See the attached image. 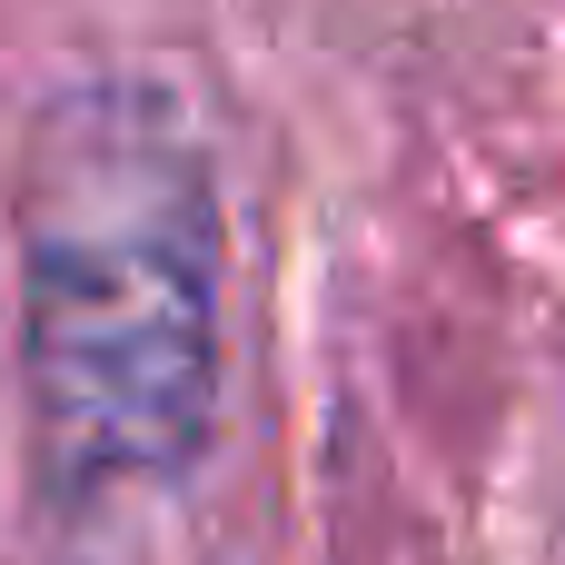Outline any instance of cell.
Listing matches in <instances>:
<instances>
[{
    "label": "cell",
    "instance_id": "obj_1",
    "mask_svg": "<svg viewBox=\"0 0 565 565\" xmlns=\"http://www.w3.org/2000/svg\"><path fill=\"white\" fill-rule=\"evenodd\" d=\"M228 218L199 119L139 79H70L20 149V397L50 497L179 487L218 437Z\"/></svg>",
    "mask_w": 565,
    "mask_h": 565
}]
</instances>
